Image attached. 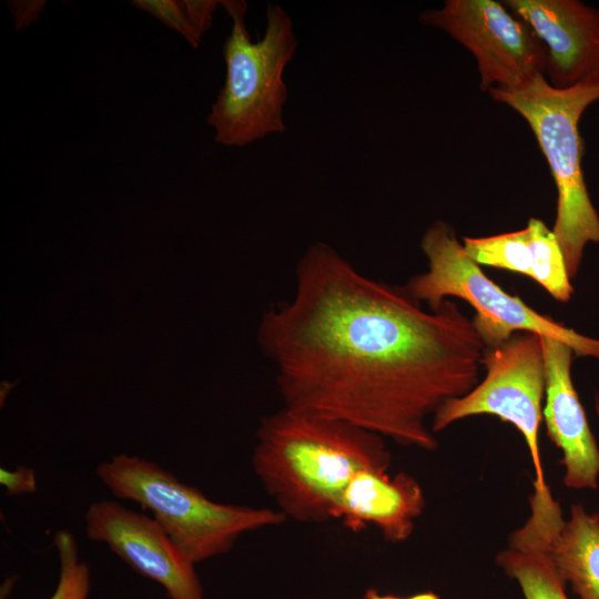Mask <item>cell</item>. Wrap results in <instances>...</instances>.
Wrapping results in <instances>:
<instances>
[{
    "label": "cell",
    "instance_id": "11",
    "mask_svg": "<svg viewBox=\"0 0 599 599\" xmlns=\"http://www.w3.org/2000/svg\"><path fill=\"white\" fill-rule=\"evenodd\" d=\"M546 363L542 416L546 433L562 451L564 484L573 489H596L599 448L571 378L573 349L541 336Z\"/></svg>",
    "mask_w": 599,
    "mask_h": 599
},
{
    "label": "cell",
    "instance_id": "6",
    "mask_svg": "<svg viewBox=\"0 0 599 599\" xmlns=\"http://www.w3.org/2000/svg\"><path fill=\"white\" fill-rule=\"evenodd\" d=\"M420 248L428 270L410 277L405 286L429 309L449 297L466 301L475 309L473 324L486 347L501 345L516 332H531L567 344L578 357L599 359L598 338L538 313L498 286L467 255L454 227L445 221H435L425 231Z\"/></svg>",
    "mask_w": 599,
    "mask_h": 599
},
{
    "label": "cell",
    "instance_id": "7",
    "mask_svg": "<svg viewBox=\"0 0 599 599\" xmlns=\"http://www.w3.org/2000/svg\"><path fill=\"white\" fill-rule=\"evenodd\" d=\"M481 363L485 378L465 396L445 403L432 419V430L439 433L470 416H497L524 436L535 470L532 486L545 487L548 484L539 448L546 390L541 336L531 332L514 334L499 346L486 347Z\"/></svg>",
    "mask_w": 599,
    "mask_h": 599
},
{
    "label": "cell",
    "instance_id": "19",
    "mask_svg": "<svg viewBox=\"0 0 599 599\" xmlns=\"http://www.w3.org/2000/svg\"><path fill=\"white\" fill-rule=\"evenodd\" d=\"M0 484L6 496H20L37 490L35 473L32 468L19 465L13 470L0 468Z\"/></svg>",
    "mask_w": 599,
    "mask_h": 599
},
{
    "label": "cell",
    "instance_id": "16",
    "mask_svg": "<svg viewBox=\"0 0 599 599\" xmlns=\"http://www.w3.org/2000/svg\"><path fill=\"white\" fill-rule=\"evenodd\" d=\"M467 255L479 266L487 265L531 276L529 232L525 229L485 237L463 238Z\"/></svg>",
    "mask_w": 599,
    "mask_h": 599
},
{
    "label": "cell",
    "instance_id": "2",
    "mask_svg": "<svg viewBox=\"0 0 599 599\" xmlns=\"http://www.w3.org/2000/svg\"><path fill=\"white\" fill-rule=\"evenodd\" d=\"M253 471L285 517L319 524L355 474L388 470L385 438L354 424L282 407L264 416L252 453Z\"/></svg>",
    "mask_w": 599,
    "mask_h": 599
},
{
    "label": "cell",
    "instance_id": "8",
    "mask_svg": "<svg viewBox=\"0 0 599 599\" xmlns=\"http://www.w3.org/2000/svg\"><path fill=\"white\" fill-rule=\"evenodd\" d=\"M419 22L437 28L475 58L480 89H510L545 75L547 49L531 27L495 0H446L423 11Z\"/></svg>",
    "mask_w": 599,
    "mask_h": 599
},
{
    "label": "cell",
    "instance_id": "21",
    "mask_svg": "<svg viewBox=\"0 0 599 599\" xmlns=\"http://www.w3.org/2000/svg\"><path fill=\"white\" fill-rule=\"evenodd\" d=\"M9 3H11L9 7L14 17L16 29L19 31L39 19L47 1H12Z\"/></svg>",
    "mask_w": 599,
    "mask_h": 599
},
{
    "label": "cell",
    "instance_id": "10",
    "mask_svg": "<svg viewBox=\"0 0 599 599\" xmlns=\"http://www.w3.org/2000/svg\"><path fill=\"white\" fill-rule=\"evenodd\" d=\"M547 49L545 78L568 89L599 77V10L579 0H506Z\"/></svg>",
    "mask_w": 599,
    "mask_h": 599
},
{
    "label": "cell",
    "instance_id": "18",
    "mask_svg": "<svg viewBox=\"0 0 599 599\" xmlns=\"http://www.w3.org/2000/svg\"><path fill=\"white\" fill-rule=\"evenodd\" d=\"M131 4L160 20L164 26L182 35L193 48L199 49L202 34L189 20L181 1L175 0H134Z\"/></svg>",
    "mask_w": 599,
    "mask_h": 599
},
{
    "label": "cell",
    "instance_id": "20",
    "mask_svg": "<svg viewBox=\"0 0 599 599\" xmlns=\"http://www.w3.org/2000/svg\"><path fill=\"white\" fill-rule=\"evenodd\" d=\"M181 4L192 24L203 35L213 22L216 9L221 6L217 0H182Z\"/></svg>",
    "mask_w": 599,
    "mask_h": 599
},
{
    "label": "cell",
    "instance_id": "14",
    "mask_svg": "<svg viewBox=\"0 0 599 599\" xmlns=\"http://www.w3.org/2000/svg\"><path fill=\"white\" fill-rule=\"evenodd\" d=\"M554 566L579 599H599V514L573 504L565 520L559 511L550 526Z\"/></svg>",
    "mask_w": 599,
    "mask_h": 599
},
{
    "label": "cell",
    "instance_id": "15",
    "mask_svg": "<svg viewBox=\"0 0 599 599\" xmlns=\"http://www.w3.org/2000/svg\"><path fill=\"white\" fill-rule=\"evenodd\" d=\"M531 254V278L555 300L568 302L573 293L562 248L552 230L539 219L527 223Z\"/></svg>",
    "mask_w": 599,
    "mask_h": 599
},
{
    "label": "cell",
    "instance_id": "22",
    "mask_svg": "<svg viewBox=\"0 0 599 599\" xmlns=\"http://www.w3.org/2000/svg\"><path fill=\"white\" fill-rule=\"evenodd\" d=\"M365 599H440L439 596L433 591H425L415 593L413 596H409L407 598H400L393 595H383L378 592L376 589H367L365 592Z\"/></svg>",
    "mask_w": 599,
    "mask_h": 599
},
{
    "label": "cell",
    "instance_id": "4",
    "mask_svg": "<svg viewBox=\"0 0 599 599\" xmlns=\"http://www.w3.org/2000/svg\"><path fill=\"white\" fill-rule=\"evenodd\" d=\"M490 97L529 124L557 189L552 231L562 248L570 278L576 277L588 243L599 244V215L590 200L581 159L579 121L599 101V77L568 89H556L540 74L510 89H489Z\"/></svg>",
    "mask_w": 599,
    "mask_h": 599
},
{
    "label": "cell",
    "instance_id": "5",
    "mask_svg": "<svg viewBox=\"0 0 599 599\" xmlns=\"http://www.w3.org/2000/svg\"><path fill=\"white\" fill-rule=\"evenodd\" d=\"M95 475L115 498L136 502L150 511L195 565L229 552L246 532L287 520L280 510L216 502L139 456L115 455L100 463Z\"/></svg>",
    "mask_w": 599,
    "mask_h": 599
},
{
    "label": "cell",
    "instance_id": "13",
    "mask_svg": "<svg viewBox=\"0 0 599 599\" xmlns=\"http://www.w3.org/2000/svg\"><path fill=\"white\" fill-rule=\"evenodd\" d=\"M529 505L528 519L510 534L496 562L517 581L525 599H569L549 552L550 526L561 511L560 504L548 485L532 488Z\"/></svg>",
    "mask_w": 599,
    "mask_h": 599
},
{
    "label": "cell",
    "instance_id": "12",
    "mask_svg": "<svg viewBox=\"0 0 599 599\" xmlns=\"http://www.w3.org/2000/svg\"><path fill=\"white\" fill-rule=\"evenodd\" d=\"M425 506L423 488L412 475L365 469L341 494L333 519L352 532L374 526L386 541L397 544L410 537Z\"/></svg>",
    "mask_w": 599,
    "mask_h": 599
},
{
    "label": "cell",
    "instance_id": "17",
    "mask_svg": "<svg viewBox=\"0 0 599 599\" xmlns=\"http://www.w3.org/2000/svg\"><path fill=\"white\" fill-rule=\"evenodd\" d=\"M53 544L59 557V579L49 599H88L91 588L90 569L80 560L79 547L73 535L59 530Z\"/></svg>",
    "mask_w": 599,
    "mask_h": 599
},
{
    "label": "cell",
    "instance_id": "23",
    "mask_svg": "<svg viewBox=\"0 0 599 599\" xmlns=\"http://www.w3.org/2000/svg\"><path fill=\"white\" fill-rule=\"evenodd\" d=\"M595 407H596L597 415L599 417V397L596 398Z\"/></svg>",
    "mask_w": 599,
    "mask_h": 599
},
{
    "label": "cell",
    "instance_id": "3",
    "mask_svg": "<svg viewBox=\"0 0 599 599\" xmlns=\"http://www.w3.org/2000/svg\"><path fill=\"white\" fill-rule=\"evenodd\" d=\"M221 6L232 21L222 49L226 73L206 123L213 128L217 144L243 148L286 130L284 71L298 40L290 13L277 3H267L265 31L256 41L246 28L247 3L224 0Z\"/></svg>",
    "mask_w": 599,
    "mask_h": 599
},
{
    "label": "cell",
    "instance_id": "1",
    "mask_svg": "<svg viewBox=\"0 0 599 599\" xmlns=\"http://www.w3.org/2000/svg\"><path fill=\"white\" fill-rule=\"evenodd\" d=\"M257 338L284 407L428 451L438 447L429 419L476 387L486 348L455 302L425 309L325 242L300 257L293 297L263 315Z\"/></svg>",
    "mask_w": 599,
    "mask_h": 599
},
{
    "label": "cell",
    "instance_id": "9",
    "mask_svg": "<svg viewBox=\"0 0 599 599\" xmlns=\"http://www.w3.org/2000/svg\"><path fill=\"white\" fill-rule=\"evenodd\" d=\"M84 528L89 539L105 544L133 570L159 583L169 599H205L195 564L152 516L103 499L87 508Z\"/></svg>",
    "mask_w": 599,
    "mask_h": 599
}]
</instances>
